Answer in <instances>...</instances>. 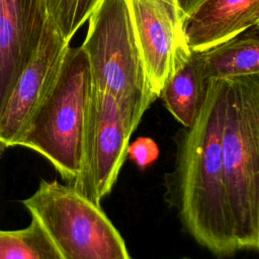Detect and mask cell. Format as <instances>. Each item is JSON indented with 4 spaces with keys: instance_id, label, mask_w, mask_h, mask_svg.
Listing matches in <instances>:
<instances>
[{
    "instance_id": "cell-4",
    "label": "cell",
    "mask_w": 259,
    "mask_h": 259,
    "mask_svg": "<svg viewBox=\"0 0 259 259\" xmlns=\"http://www.w3.org/2000/svg\"><path fill=\"white\" fill-rule=\"evenodd\" d=\"M21 203L53 259H133L121 234L100 205L72 185L41 179Z\"/></svg>"
},
{
    "instance_id": "cell-7",
    "label": "cell",
    "mask_w": 259,
    "mask_h": 259,
    "mask_svg": "<svg viewBox=\"0 0 259 259\" xmlns=\"http://www.w3.org/2000/svg\"><path fill=\"white\" fill-rule=\"evenodd\" d=\"M151 90L160 92L190 59L180 0H126Z\"/></svg>"
},
{
    "instance_id": "cell-1",
    "label": "cell",
    "mask_w": 259,
    "mask_h": 259,
    "mask_svg": "<svg viewBox=\"0 0 259 259\" xmlns=\"http://www.w3.org/2000/svg\"><path fill=\"white\" fill-rule=\"evenodd\" d=\"M226 79H208L205 98L193 124L177 134L169 203L186 233L217 257L238 252L227 204L221 137Z\"/></svg>"
},
{
    "instance_id": "cell-13",
    "label": "cell",
    "mask_w": 259,
    "mask_h": 259,
    "mask_svg": "<svg viewBox=\"0 0 259 259\" xmlns=\"http://www.w3.org/2000/svg\"><path fill=\"white\" fill-rule=\"evenodd\" d=\"M0 259H53L36 225L19 230H0Z\"/></svg>"
},
{
    "instance_id": "cell-10",
    "label": "cell",
    "mask_w": 259,
    "mask_h": 259,
    "mask_svg": "<svg viewBox=\"0 0 259 259\" xmlns=\"http://www.w3.org/2000/svg\"><path fill=\"white\" fill-rule=\"evenodd\" d=\"M259 0H191L184 31L192 53H201L258 27Z\"/></svg>"
},
{
    "instance_id": "cell-15",
    "label": "cell",
    "mask_w": 259,
    "mask_h": 259,
    "mask_svg": "<svg viewBox=\"0 0 259 259\" xmlns=\"http://www.w3.org/2000/svg\"><path fill=\"white\" fill-rule=\"evenodd\" d=\"M159 154L157 143L149 137L137 138L128 144L126 149V157L141 170H145L156 162Z\"/></svg>"
},
{
    "instance_id": "cell-14",
    "label": "cell",
    "mask_w": 259,
    "mask_h": 259,
    "mask_svg": "<svg viewBox=\"0 0 259 259\" xmlns=\"http://www.w3.org/2000/svg\"><path fill=\"white\" fill-rule=\"evenodd\" d=\"M48 17L61 35L71 41L88 20L98 0H44Z\"/></svg>"
},
{
    "instance_id": "cell-17",
    "label": "cell",
    "mask_w": 259,
    "mask_h": 259,
    "mask_svg": "<svg viewBox=\"0 0 259 259\" xmlns=\"http://www.w3.org/2000/svg\"><path fill=\"white\" fill-rule=\"evenodd\" d=\"M190 1H191V0H190ZM190 1H189V2H190Z\"/></svg>"
},
{
    "instance_id": "cell-9",
    "label": "cell",
    "mask_w": 259,
    "mask_h": 259,
    "mask_svg": "<svg viewBox=\"0 0 259 259\" xmlns=\"http://www.w3.org/2000/svg\"><path fill=\"white\" fill-rule=\"evenodd\" d=\"M44 0H0V116L47 20Z\"/></svg>"
},
{
    "instance_id": "cell-3",
    "label": "cell",
    "mask_w": 259,
    "mask_h": 259,
    "mask_svg": "<svg viewBox=\"0 0 259 259\" xmlns=\"http://www.w3.org/2000/svg\"><path fill=\"white\" fill-rule=\"evenodd\" d=\"M90 67L80 47H69L59 75L28 124L18 146L47 159L72 185L80 175L86 116L91 96Z\"/></svg>"
},
{
    "instance_id": "cell-6",
    "label": "cell",
    "mask_w": 259,
    "mask_h": 259,
    "mask_svg": "<svg viewBox=\"0 0 259 259\" xmlns=\"http://www.w3.org/2000/svg\"><path fill=\"white\" fill-rule=\"evenodd\" d=\"M136 126L115 99L92 86L86 116L82 169L72 184L96 204L112 190Z\"/></svg>"
},
{
    "instance_id": "cell-2",
    "label": "cell",
    "mask_w": 259,
    "mask_h": 259,
    "mask_svg": "<svg viewBox=\"0 0 259 259\" xmlns=\"http://www.w3.org/2000/svg\"><path fill=\"white\" fill-rule=\"evenodd\" d=\"M226 79L221 147L238 251L259 249V74Z\"/></svg>"
},
{
    "instance_id": "cell-16",
    "label": "cell",
    "mask_w": 259,
    "mask_h": 259,
    "mask_svg": "<svg viewBox=\"0 0 259 259\" xmlns=\"http://www.w3.org/2000/svg\"><path fill=\"white\" fill-rule=\"evenodd\" d=\"M180 259H190V258H186V257H184V258H180Z\"/></svg>"
},
{
    "instance_id": "cell-12",
    "label": "cell",
    "mask_w": 259,
    "mask_h": 259,
    "mask_svg": "<svg viewBox=\"0 0 259 259\" xmlns=\"http://www.w3.org/2000/svg\"><path fill=\"white\" fill-rule=\"evenodd\" d=\"M207 82L196 55L192 53L188 62L161 90L159 97L164 106L183 127L191 126L197 118L205 98Z\"/></svg>"
},
{
    "instance_id": "cell-8",
    "label": "cell",
    "mask_w": 259,
    "mask_h": 259,
    "mask_svg": "<svg viewBox=\"0 0 259 259\" xmlns=\"http://www.w3.org/2000/svg\"><path fill=\"white\" fill-rule=\"evenodd\" d=\"M70 41L47 17L38 46L18 77L0 116V156L18 142L35 110L54 85Z\"/></svg>"
},
{
    "instance_id": "cell-5",
    "label": "cell",
    "mask_w": 259,
    "mask_h": 259,
    "mask_svg": "<svg viewBox=\"0 0 259 259\" xmlns=\"http://www.w3.org/2000/svg\"><path fill=\"white\" fill-rule=\"evenodd\" d=\"M81 48L92 86L110 94L137 128L157 97L148 82L126 0H98Z\"/></svg>"
},
{
    "instance_id": "cell-11",
    "label": "cell",
    "mask_w": 259,
    "mask_h": 259,
    "mask_svg": "<svg viewBox=\"0 0 259 259\" xmlns=\"http://www.w3.org/2000/svg\"><path fill=\"white\" fill-rule=\"evenodd\" d=\"M204 76L228 78L259 74L257 27L201 53H194Z\"/></svg>"
}]
</instances>
